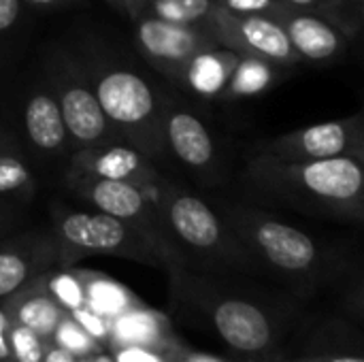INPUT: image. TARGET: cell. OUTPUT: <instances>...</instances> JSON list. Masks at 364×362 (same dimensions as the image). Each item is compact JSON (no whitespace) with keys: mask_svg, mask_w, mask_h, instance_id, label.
<instances>
[{"mask_svg":"<svg viewBox=\"0 0 364 362\" xmlns=\"http://www.w3.org/2000/svg\"><path fill=\"white\" fill-rule=\"evenodd\" d=\"M171 299L183 312L205 320L235 352L271 361L305 329V303L290 292L243 286L230 275L173 269Z\"/></svg>","mask_w":364,"mask_h":362,"instance_id":"obj_1","label":"cell"},{"mask_svg":"<svg viewBox=\"0 0 364 362\" xmlns=\"http://www.w3.org/2000/svg\"><path fill=\"white\" fill-rule=\"evenodd\" d=\"M220 215L258 273L277 280L301 303L335 286L346 273V262L337 250L284 220L241 205H230Z\"/></svg>","mask_w":364,"mask_h":362,"instance_id":"obj_2","label":"cell"},{"mask_svg":"<svg viewBox=\"0 0 364 362\" xmlns=\"http://www.w3.org/2000/svg\"><path fill=\"white\" fill-rule=\"evenodd\" d=\"M363 160L360 156L282 160L258 154L247 164V177L260 192L305 213L363 222Z\"/></svg>","mask_w":364,"mask_h":362,"instance_id":"obj_3","label":"cell"},{"mask_svg":"<svg viewBox=\"0 0 364 362\" xmlns=\"http://www.w3.org/2000/svg\"><path fill=\"white\" fill-rule=\"evenodd\" d=\"M156 194L164 233L183 269L215 275H260L224 218L203 198L164 181Z\"/></svg>","mask_w":364,"mask_h":362,"instance_id":"obj_4","label":"cell"},{"mask_svg":"<svg viewBox=\"0 0 364 362\" xmlns=\"http://www.w3.org/2000/svg\"><path fill=\"white\" fill-rule=\"evenodd\" d=\"M51 235L58 243L60 267H75L87 256H115L139 265L173 269V260L139 228L102 211L51 207Z\"/></svg>","mask_w":364,"mask_h":362,"instance_id":"obj_5","label":"cell"},{"mask_svg":"<svg viewBox=\"0 0 364 362\" xmlns=\"http://www.w3.org/2000/svg\"><path fill=\"white\" fill-rule=\"evenodd\" d=\"M94 94L109 124L130 139L147 158L164 147L160 102L151 85L128 68H105L94 81Z\"/></svg>","mask_w":364,"mask_h":362,"instance_id":"obj_6","label":"cell"},{"mask_svg":"<svg viewBox=\"0 0 364 362\" xmlns=\"http://www.w3.org/2000/svg\"><path fill=\"white\" fill-rule=\"evenodd\" d=\"M66 186L79 198L90 203L96 211L124 220L134 228H139L141 233H145L173 260V269H183L177 250L173 247V243L164 233L156 198H151V192L156 190H147L128 181L100 179L83 173H70V171H66Z\"/></svg>","mask_w":364,"mask_h":362,"instance_id":"obj_7","label":"cell"},{"mask_svg":"<svg viewBox=\"0 0 364 362\" xmlns=\"http://www.w3.org/2000/svg\"><path fill=\"white\" fill-rule=\"evenodd\" d=\"M207 28L222 47L239 55L256 58L273 66H288L301 60L284 26L273 17L239 15L215 6Z\"/></svg>","mask_w":364,"mask_h":362,"instance_id":"obj_8","label":"cell"},{"mask_svg":"<svg viewBox=\"0 0 364 362\" xmlns=\"http://www.w3.org/2000/svg\"><path fill=\"white\" fill-rule=\"evenodd\" d=\"M260 154L282 160H328L341 156L364 158V119L360 113L320 122L269 141Z\"/></svg>","mask_w":364,"mask_h":362,"instance_id":"obj_9","label":"cell"},{"mask_svg":"<svg viewBox=\"0 0 364 362\" xmlns=\"http://www.w3.org/2000/svg\"><path fill=\"white\" fill-rule=\"evenodd\" d=\"M134 23L141 53L175 81L183 79L188 64L196 55L220 45L207 26H181L154 17H139Z\"/></svg>","mask_w":364,"mask_h":362,"instance_id":"obj_10","label":"cell"},{"mask_svg":"<svg viewBox=\"0 0 364 362\" xmlns=\"http://www.w3.org/2000/svg\"><path fill=\"white\" fill-rule=\"evenodd\" d=\"M68 171L100 179L128 181L147 190H158V186L164 181L143 151L119 143H102L77 149L68 162Z\"/></svg>","mask_w":364,"mask_h":362,"instance_id":"obj_11","label":"cell"},{"mask_svg":"<svg viewBox=\"0 0 364 362\" xmlns=\"http://www.w3.org/2000/svg\"><path fill=\"white\" fill-rule=\"evenodd\" d=\"M53 267H60V256L51 230L0 239V301Z\"/></svg>","mask_w":364,"mask_h":362,"instance_id":"obj_12","label":"cell"},{"mask_svg":"<svg viewBox=\"0 0 364 362\" xmlns=\"http://www.w3.org/2000/svg\"><path fill=\"white\" fill-rule=\"evenodd\" d=\"M277 21L284 26L288 41L301 60H335L341 55L343 47L350 41V36L337 23L311 11H296L288 6Z\"/></svg>","mask_w":364,"mask_h":362,"instance_id":"obj_13","label":"cell"},{"mask_svg":"<svg viewBox=\"0 0 364 362\" xmlns=\"http://www.w3.org/2000/svg\"><path fill=\"white\" fill-rule=\"evenodd\" d=\"M58 105L68 141H73L79 149L107 143L113 126L109 124L92 87L81 81H68L60 90Z\"/></svg>","mask_w":364,"mask_h":362,"instance_id":"obj_14","label":"cell"},{"mask_svg":"<svg viewBox=\"0 0 364 362\" xmlns=\"http://www.w3.org/2000/svg\"><path fill=\"white\" fill-rule=\"evenodd\" d=\"M164 145L188 169L205 171L215 160V143L205 122L188 109L171 107L162 115Z\"/></svg>","mask_w":364,"mask_h":362,"instance_id":"obj_15","label":"cell"},{"mask_svg":"<svg viewBox=\"0 0 364 362\" xmlns=\"http://www.w3.org/2000/svg\"><path fill=\"white\" fill-rule=\"evenodd\" d=\"M181 339L175 335L171 318L162 312L139 303L128 312L113 318L109 350L122 346H179Z\"/></svg>","mask_w":364,"mask_h":362,"instance_id":"obj_16","label":"cell"},{"mask_svg":"<svg viewBox=\"0 0 364 362\" xmlns=\"http://www.w3.org/2000/svg\"><path fill=\"white\" fill-rule=\"evenodd\" d=\"M0 303L13 322L38 333L45 339H51L55 326L66 316V312L53 301V297L45 288L43 275H38L28 286H23Z\"/></svg>","mask_w":364,"mask_h":362,"instance_id":"obj_17","label":"cell"},{"mask_svg":"<svg viewBox=\"0 0 364 362\" xmlns=\"http://www.w3.org/2000/svg\"><path fill=\"white\" fill-rule=\"evenodd\" d=\"M23 126L32 145L41 151H58L68 143L58 98L47 92L30 96L23 111Z\"/></svg>","mask_w":364,"mask_h":362,"instance_id":"obj_18","label":"cell"},{"mask_svg":"<svg viewBox=\"0 0 364 362\" xmlns=\"http://www.w3.org/2000/svg\"><path fill=\"white\" fill-rule=\"evenodd\" d=\"M237 60L239 53L215 45L203 51L200 55H196L188 64L181 81L203 96H222L237 66Z\"/></svg>","mask_w":364,"mask_h":362,"instance_id":"obj_19","label":"cell"},{"mask_svg":"<svg viewBox=\"0 0 364 362\" xmlns=\"http://www.w3.org/2000/svg\"><path fill=\"white\" fill-rule=\"evenodd\" d=\"M81 280H83V288H85V303L111 320L117 318L119 314L128 312L130 307L143 303L132 290H128L126 286H122L115 280H109L100 273L81 271Z\"/></svg>","mask_w":364,"mask_h":362,"instance_id":"obj_20","label":"cell"},{"mask_svg":"<svg viewBox=\"0 0 364 362\" xmlns=\"http://www.w3.org/2000/svg\"><path fill=\"white\" fill-rule=\"evenodd\" d=\"M213 9L215 0H147L139 17H154L181 26H207Z\"/></svg>","mask_w":364,"mask_h":362,"instance_id":"obj_21","label":"cell"},{"mask_svg":"<svg viewBox=\"0 0 364 362\" xmlns=\"http://www.w3.org/2000/svg\"><path fill=\"white\" fill-rule=\"evenodd\" d=\"M43 282L49 294L53 297V301L66 314L87 305L81 271H77L75 267H53L43 273Z\"/></svg>","mask_w":364,"mask_h":362,"instance_id":"obj_22","label":"cell"},{"mask_svg":"<svg viewBox=\"0 0 364 362\" xmlns=\"http://www.w3.org/2000/svg\"><path fill=\"white\" fill-rule=\"evenodd\" d=\"M271 68H273V64H269V62L239 55L237 66H235V70L230 75V81H228L222 96L237 98V96H247V94L264 90L269 85L271 77H273Z\"/></svg>","mask_w":364,"mask_h":362,"instance_id":"obj_23","label":"cell"},{"mask_svg":"<svg viewBox=\"0 0 364 362\" xmlns=\"http://www.w3.org/2000/svg\"><path fill=\"white\" fill-rule=\"evenodd\" d=\"M49 341L53 346L66 350L75 358H87V356H94L98 352H105V348L77 320H73L68 314L60 320V324L55 326Z\"/></svg>","mask_w":364,"mask_h":362,"instance_id":"obj_24","label":"cell"},{"mask_svg":"<svg viewBox=\"0 0 364 362\" xmlns=\"http://www.w3.org/2000/svg\"><path fill=\"white\" fill-rule=\"evenodd\" d=\"M286 6L296 11H311L318 13L333 23H337L350 38L356 34L360 19L350 13V0H282Z\"/></svg>","mask_w":364,"mask_h":362,"instance_id":"obj_25","label":"cell"},{"mask_svg":"<svg viewBox=\"0 0 364 362\" xmlns=\"http://www.w3.org/2000/svg\"><path fill=\"white\" fill-rule=\"evenodd\" d=\"M34 188L32 171L13 151H0V196H23L30 194Z\"/></svg>","mask_w":364,"mask_h":362,"instance_id":"obj_26","label":"cell"},{"mask_svg":"<svg viewBox=\"0 0 364 362\" xmlns=\"http://www.w3.org/2000/svg\"><path fill=\"white\" fill-rule=\"evenodd\" d=\"M190 350L179 346H122L109 350L115 362H181Z\"/></svg>","mask_w":364,"mask_h":362,"instance_id":"obj_27","label":"cell"},{"mask_svg":"<svg viewBox=\"0 0 364 362\" xmlns=\"http://www.w3.org/2000/svg\"><path fill=\"white\" fill-rule=\"evenodd\" d=\"M9 341H11V356L13 362H43L49 339L41 337L38 333L17 324L11 320V331H9Z\"/></svg>","mask_w":364,"mask_h":362,"instance_id":"obj_28","label":"cell"},{"mask_svg":"<svg viewBox=\"0 0 364 362\" xmlns=\"http://www.w3.org/2000/svg\"><path fill=\"white\" fill-rule=\"evenodd\" d=\"M73 320H77L105 350L109 348V339H111V326H113V320L111 318H107L105 314H100V312H96V309H92L90 305H83V307H79V309H75V312H70L68 314Z\"/></svg>","mask_w":364,"mask_h":362,"instance_id":"obj_29","label":"cell"},{"mask_svg":"<svg viewBox=\"0 0 364 362\" xmlns=\"http://www.w3.org/2000/svg\"><path fill=\"white\" fill-rule=\"evenodd\" d=\"M215 6L239 15H267L279 19L288 9L282 0H215Z\"/></svg>","mask_w":364,"mask_h":362,"instance_id":"obj_30","label":"cell"},{"mask_svg":"<svg viewBox=\"0 0 364 362\" xmlns=\"http://www.w3.org/2000/svg\"><path fill=\"white\" fill-rule=\"evenodd\" d=\"M19 11H21V0H0V34L15 26Z\"/></svg>","mask_w":364,"mask_h":362,"instance_id":"obj_31","label":"cell"},{"mask_svg":"<svg viewBox=\"0 0 364 362\" xmlns=\"http://www.w3.org/2000/svg\"><path fill=\"white\" fill-rule=\"evenodd\" d=\"M282 362H363L358 354H303Z\"/></svg>","mask_w":364,"mask_h":362,"instance_id":"obj_32","label":"cell"},{"mask_svg":"<svg viewBox=\"0 0 364 362\" xmlns=\"http://www.w3.org/2000/svg\"><path fill=\"white\" fill-rule=\"evenodd\" d=\"M9 331H11V318L6 316V312L0 303V362H13Z\"/></svg>","mask_w":364,"mask_h":362,"instance_id":"obj_33","label":"cell"},{"mask_svg":"<svg viewBox=\"0 0 364 362\" xmlns=\"http://www.w3.org/2000/svg\"><path fill=\"white\" fill-rule=\"evenodd\" d=\"M43 362H77V358H75L73 354H68L66 350H62V348H58V346L49 344L47 354H45Z\"/></svg>","mask_w":364,"mask_h":362,"instance_id":"obj_34","label":"cell"},{"mask_svg":"<svg viewBox=\"0 0 364 362\" xmlns=\"http://www.w3.org/2000/svg\"><path fill=\"white\" fill-rule=\"evenodd\" d=\"M145 2H147V0H124V13L134 21V19L141 15V11H143Z\"/></svg>","mask_w":364,"mask_h":362,"instance_id":"obj_35","label":"cell"},{"mask_svg":"<svg viewBox=\"0 0 364 362\" xmlns=\"http://www.w3.org/2000/svg\"><path fill=\"white\" fill-rule=\"evenodd\" d=\"M28 4H34V6H53V4H60L64 0H26Z\"/></svg>","mask_w":364,"mask_h":362,"instance_id":"obj_36","label":"cell"},{"mask_svg":"<svg viewBox=\"0 0 364 362\" xmlns=\"http://www.w3.org/2000/svg\"><path fill=\"white\" fill-rule=\"evenodd\" d=\"M92 362H115V361H113V356L105 350V352L94 354V356H92Z\"/></svg>","mask_w":364,"mask_h":362,"instance_id":"obj_37","label":"cell"},{"mask_svg":"<svg viewBox=\"0 0 364 362\" xmlns=\"http://www.w3.org/2000/svg\"><path fill=\"white\" fill-rule=\"evenodd\" d=\"M107 2H109L111 6H115L117 11H122V13H124V0H107Z\"/></svg>","mask_w":364,"mask_h":362,"instance_id":"obj_38","label":"cell"},{"mask_svg":"<svg viewBox=\"0 0 364 362\" xmlns=\"http://www.w3.org/2000/svg\"><path fill=\"white\" fill-rule=\"evenodd\" d=\"M77 362H92V356H87V358H77Z\"/></svg>","mask_w":364,"mask_h":362,"instance_id":"obj_39","label":"cell"}]
</instances>
